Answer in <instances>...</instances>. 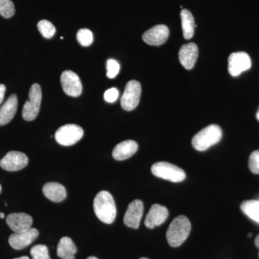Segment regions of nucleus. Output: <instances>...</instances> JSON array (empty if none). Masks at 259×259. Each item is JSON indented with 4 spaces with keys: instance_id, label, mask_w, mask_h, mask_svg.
I'll return each instance as SVG.
<instances>
[{
    "instance_id": "f257e3e1",
    "label": "nucleus",
    "mask_w": 259,
    "mask_h": 259,
    "mask_svg": "<svg viewBox=\"0 0 259 259\" xmlns=\"http://www.w3.org/2000/svg\"><path fill=\"white\" fill-rule=\"evenodd\" d=\"M94 211L100 221L106 224H112L116 218V206L110 192L102 191L94 199Z\"/></svg>"
},
{
    "instance_id": "f03ea898",
    "label": "nucleus",
    "mask_w": 259,
    "mask_h": 259,
    "mask_svg": "<svg viewBox=\"0 0 259 259\" xmlns=\"http://www.w3.org/2000/svg\"><path fill=\"white\" fill-rule=\"evenodd\" d=\"M191 231V223L186 216L175 218L166 231V240L174 248L180 246L188 238Z\"/></svg>"
},
{
    "instance_id": "7ed1b4c3",
    "label": "nucleus",
    "mask_w": 259,
    "mask_h": 259,
    "mask_svg": "<svg viewBox=\"0 0 259 259\" xmlns=\"http://www.w3.org/2000/svg\"><path fill=\"white\" fill-rule=\"evenodd\" d=\"M222 130L220 126L208 125L194 136L192 144L197 151H206L211 146L218 144L222 139Z\"/></svg>"
},
{
    "instance_id": "20e7f679",
    "label": "nucleus",
    "mask_w": 259,
    "mask_h": 259,
    "mask_svg": "<svg viewBox=\"0 0 259 259\" xmlns=\"http://www.w3.org/2000/svg\"><path fill=\"white\" fill-rule=\"evenodd\" d=\"M151 172L154 176L171 182H181L186 178L184 170L168 162L161 161L155 163L151 167Z\"/></svg>"
},
{
    "instance_id": "39448f33",
    "label": "nucleus",
    "mask_w": 259,
    "mask_h": 259,
    "mask_svg": "<svg viewBox=\"0 0 259 259\" xmlns=\"http://www.w3.org/2000/svg\"><path fill=\"white\" fill-rule=\"evenodd\" d=\"M42 92L40 86L34 83L29 92V100L25 102L22 112L24 120L32 121L36 118L40 111L41 103Z\"/></svg>"
},
{
    "instance_id": "423d86ee",
    "label": "nucleus",
    "mask_w": 259,
    "mask_h": 259,
    "mask_svg": "<svg viewBox=\"0 0 259 259\" xmlns=\"http://www.w3.org/2000/svg\"><path fill=\"white\" fill-rule=\"evenodd\" d=\"M83 131L79 125L68 124L61 126L56 131V141L61 146H72L81 139Z\"/></svg>"
},
{
    "instance_id": "0eeeda50",
    "label": "nucleus",
    "mask_w": 259,
    "mask_h": 259,
    "mask_svg": "<svg viewBox=\"0 0 259 259\" xmlns=\"http://www.w3.org/2000/svg\"><path fill=\"white\" fill-rule=\"evenodd\" d=\"M141 95V83L136 80L128 81L121 97V107L126 111L134 110L139 105Z\"/></svg>"
},
{
    "instance_id": "6e6552de",
    "label": "nucleus",
    "mask_w": 259,
    "mask_h": 259,
    "mask_svg": "<svg viewBox=\"0 0 259 259\" xmlns=\"http://www.w3.org/2000/svg\"><path fill=\"white\" fill-rule=\"evenodd\" d=\"M251 67L249 55L245 52L233 53L228 58V71L233 76H239Z\"/></svg>"
},
{
    "instance_id": "1a4fd4ad",
    "label": "nucleus",
    "mask_w": 259,
    "mask_h": 259,
    "mask_svg": "<svg viewBox=\"0 0 259 259\" xmlns=\"http://www.w3.org/2000/svg\"><path fill=\"white\" fill-rule=\"evenodd\" d=\"M61 87L66 95L71 97H79L82 92V85L79 76L74 71H65L61 76Z\"/></svg>"
},
{
    "instance_id": "9d476101",
    "label": "nucleus",
    "mask_w": 259,
    "mask_h": 259,
    "mask_svg": "<svg viewBox=\"0 0 259 259\" xmlns=\"http://www.w3.org/2000/svg\"><path fill=\"white\" fill-rule=\"evenodd\" d=\"M28 164V158L20 151H10L0 161V166L8 171H16L23 169Z\"/></svg>"
},
{
    "instance_id": "9b49d317",
    "label": "nucleus",
    "mask_w": 259,
    "mask_h": 259,
    "mask_svg": "<svg viewBox=\"0 0 259 259\" xmlns=\"http://www.w3.org/2000/svg\"><path fill=\"white\" fill-rule=\"evenodd\" d=\"M144 214V203L139 199H136L131 202L127 207L125 216L124 223L129 228L138 229L140 226L141 219Z\"/></svg>"
},
{
    "instance_id": "f8f14e48",
    "label": "nucleus",
    "mask_w": 259,
    "mask_h": 259,
    "mask_svg": "<svg viewBox=\"0 0 259 259\" xmlns=\"http://www.w3.org/2000/svg\"><path fill=\"white\" fill-rule=\"evenodd\" d=\"M169 30L164 25H157L143 34L142 38L150 46H161L168 40Z\"/></svg>"
},
{
    "instance_id": "ddd939ff",
    "label": "nucleus",
    "mask_w": 259,
    "mask_h": 259,
    "mask_svg": "<svg viewBox=\"0 0 259 259\" xmlns=\"http://www.w3.org/2000/svg\"><path fill=\"white\" fill-rule=\"evenodd\" d=\"M39 232L35 228H30L21 233H14L9 238V243L12 248L21 250L31 244L38 236Z\"/></svg>"
},
{
    "instance_id": "4468645a",
    "label": "nucleus",
    "mask_w": 259,
    "mask_h": 259,
    "mask_svg": "<svg viewBox=\"0 0 259 259\" xmlns=\"http://www.w3.org/2000/svg\"><path fill=\"white\" fill-rule=\"evenodd\" d=\"M6 222L14 233H21L31 228L32 218L26 213H12L7 217Z\"/></svg>"
},
{
    "instance_id": "2eb2a0df",
    "label": "nucleus",
    "mask_w": 259,
    "mask_h": 259,
    "mask_svg": "<svg viewBox=\"0 0 259 259\" xmlns=\"http://www.w3.org/2000/svg\"><path fill=\"white\" fill-rule=\"evenodd\" d=\"M168 217V211L166 207L158 204H153L145 220V226L149 229H153L163 224Z\"/></svg>"
},
{
    "instance_id": "dca6fc26",
    "label": "nucleus",
    "mask_w": 259,
    "mask_h": 259,
    "mask_svg": "<svg viewBox=\"0 0 259 259\" xmlns=\"http://www.w3.org/2000/svg\"><path fill=\"white\" fill-rule=\"evenodd\" d=\"M198 57V47L194 42L185 44L181 47L179 53L180 63L186 69H193Z\"/></svg>"
},
{
    "instance_id": "f3484780",
    "label": "nucleus",
    "mask_w": 259,
    "mask_h": 259,
    "mask_svg": "<svg viewBox=\"0 0 259 259\" xmlns=\"http://www.w3.org/2000/svg\"><path fill=\"white\" fill-rule=\"evenodd\" d=\"M137 143L132 140L122 141L114 148L112 151V156L117 161H124L134 156L137 152Z\"/></svg>"
},
{
    "instance_id": "a211bd4d",
    "label": "nucleus",
    "mask_w": 259,
    "mask_h": 259,
    "mask_svg": "<svg viewBox=\"0 0 259 259\" xmlns=\"http://www.w3.org/2000/svg\"><path fill=\"white\" fill-rule=\"evenodd\" d=\"M18 110V97L12 95L0 108V126L6 125L13 120Z\"/></svg>"
},
{
    "instance_id": "6ab92c4d",
    "label": "nucleus",
    "mask_w": 259,
    "mask_h": 259,
    "mask_svg": "<svg viewBox=\"0 0 259 259\" xmlns=\"http://www.w3.org/2000/svg\"><path fill=\"white\" fill-rule=\"evenodd\" d=\"M44 195L54 202H60L66 197V190L64 186L56 182H49L42 189Z\"/></svg>"
},
{
    "instance_id": "aec40b11",
    "label": "nucleus",
    "mask_w": 259,
    "mask_h": 259,
    "mask_svg": "<svg viewBox=\"0 0 259 259\" xmlns=\"http://www.w3.org/2000/svg\"><path fill=\"white\" fill-rule=\"evenodd\" d=\"M57 255L61 259H75L77 248L69 237H63L57 246Z\"/></svg>"
},
{
    "instance_id": "412c9836",
    "label": "nucleus",
    "mask_w": 259,
    "mask_h": 259,
    "mask_svg": "<svg viewBox=\"0 0 259 259\" xmlns=\"http://www.w3.org/2000/svg\"><path fill=\"white\" fill-rule=\"evenodd\" d=\"M182 26L183 30L184 37L187 40L192 38L194 33V29L197 25L194 23V19L192 13L188 10H182L181 11Z\"/></svg>"
},
{
    "instance_id": "4be33fe9",
    "label": "nucleus",
    "mask_w": 259,
    "mask_h": 259,
    "mask_svg": "<svg viewBox=\"0 0 259 259\" xmlns=\"http://www.w3.org/2000/svg\"><path fill=\"white\" fill-rule=\"evenodd\" d=\"M241 210L248 218L255 222L259 223V201H244L241 206Z\"/></svg>"
},
{
    "instance_id": "5701e85b",
    "label": "nucleus",
    "mask_w": 259,
    "mask_h": 259,
    "mask_svg": "<svg viewBox=\"0 0 259 259\" xmlns=\"http://www.w3.org/2000/svg\"><path fill=\"white\" fill-rule=\"evenodd\" d=\"M37 28L39 32L41 33L42 37L47 39H50L56 33V28L49 20H40L37 23Z\"/></svg>"
},
{
    "instance_id": "b1692460",
    "label": "nucleus",
    "mask_w": 259,
    "mask_h": 259,
    "mask_svg": "<svg viewBox=\"0 0 259 259\" xmlns=\"http://www.w3.org/2000/svg\"><path fill=\"white\" fill-rule=\"evenodd\" d=\"M76 38L82 47H89L93 44V34L89 29H80L76 34Z\"/></svg>"
},
{
    "instance_id": "393cba45",
    "label": "nucleus",
    "mask_w": 259,
    "mask_h": 259,
    "mask_svg": "<svg viewBox=\"0 0 259 259\" xmlns=\"http://www.w3.org/2000/svg\"><path fill=\"white\" fill-rule=\"evenodd\" d=\"M15 6L11 0H0V15L5 18H10L15 14Z\"/></svg>"
},
{
    "instance_id": "a878e982",
    "label": "nucleus",
    "mask_w": 259,
    "mask_h": 259,
    "mask_svg": "<svg viewBox=\"0 0 259 259\" xmlns=\"http://www.w3.org/2000/svg\"><path fill=\"white\" fill-rule=\"evenodd\" d=\"M32 259H51L47 245H36L30 250Z\"/></svg>"
},
{
    "instance_id": "bb28decb",
    "label": "nucleus",
    "mask_w": 259,
    "mask_h": 259,
    "mask_svg": "<svg viewBox=\"0 0 259 259\" xmlns=\"http://www.w3.org/2000/svg\"><path fill=\"white\" fill-rule=\"evenodd\" d=\"M120 66L117 61L109 59L107 62V76L109 79H114L120 71Z\"/></svg>"
},
{
    "instance_id": "cd10ccee",
    "label": "nucleus",
    "mask_w": 259,
    "mask_h": 259,
    "mask_svg": "<svg viewBox=\"0 0 259 259\" xmlns=\"http://www.w3.org/2000/svg\"><path fill=\"white\" fill-rule=\"evenodd\" d=\"M248 166L252 173L259 175V150L253 151L250 154Z\"/></svg>"
},
{
    "instance_id": "c85d7f7f",
    "label": "nucleus",
    "mask_w": 259,
    "mask_h": 259,
    "mask_svg": "<svg viewBox=\"0 0 259 259\" xmlns=\"http://www.w3.org/2000/svg\"><path fill=\"white\" fill-rule=\"evenodd\" d=\"M119 96L118 90L116 88H110L107 90L104 95L105 101L112 103L117 100Z\"/></svg>"
},
{
    "instance_id": "c756f323",
    "label": "nucleus",
    "mask_w": 259,
    "mask_h": 259,
    "mask_svg": "<svg viewBox=\"0 0 259 259\" xmlns=\"http://www.w3.org/2000/svg\"><path fill=\"white\" fill-rule=\"evenodd\" d=\"M5 91H6V87L4 84H0V105L4 100Z\"/></svg>"
},
{
    "instance_id": "7c9ffc66",
    "label": "nucleus",
    "mask_w": 259,
    "mask_h": 259,
    "mask_svg": "<svg viewBox=\"0 0 259 259\" xmlns=\"http://www.w3.org/2000/svg\"><path fill=\"white\" fill-rule=\"evenodd\" d=\"M255 246L257 247V248L259 249V235L256 236V238H255ZM258 257H259V252H258Z\"/></svg>"
},
{
    "instance_id": "2f4dec72",
    "label": "nucleus",
    "mask_w": 259,
    "mask_h": 259,
    "mask_svg": "<svg viewBox=\"0 0 259 259\" xmlns=\"http://www.w3.org/2000/svg\"><path fill=\"white\" fill-rule=\"evenodd\" d=\"M14 259H30V258H29L28 256H22V257H20V258H14Z\"/></svg>"
},
{
    "instance_id": "473e14b6",
    "label": "nucleus",
    "mask_w": 259,
    "mask_h": 259,
    "mask_svg": "<svg viewBox=\"0 0 259 259\" xmlns=\"http://www.w3.org/2000/svg\"><path fill=\"white\" fill-rule=\"evenodd\" d=\"M0 218H5V214L3 212L0 213Z\"/></svg>"
},
{
    "instance_id": "72a5a7b5",
    "label": "nucleus",
    "mask_w": 259,
    "mask_h": 259,
    "mask_svg": "<svg viewBox=\"0 0 259 259\" xmlns=\"http://www.w3.org/2000/svg\"><path fill=\"white\" fill-rule=\"evenodd\" d=\"M256 118H257V120H258L259 121V109H258V112H257V113H256Z\"/></svg>"
},
{
    "instance_id": "f704fd0d",
    "label": "nucleus",
    "mask_w": 259,
    "mask_h": 259,
    "mask_svg": "<svg viewBox=\"0 0 259 259\" xmlns=\"http://www.w3.org/2000/svg\"><path fill=\"white\" fill-rule=\"evenodd\" d=\"M87 259H98V258H96V257H95V256H90V257H88V258Z\"/></svg>"
},
{
    "instance_id": "c9c22d12",
    "label": "nucleus",
    "mask_w": 259,
    "mask_h": 259,
    "mask_svg": "<svg viewBox=\"0 0 259 259\" xmlns=\"http://www.w3.org/2000/svg\"><path fill=\"white\" fill-rule=\"evenodd\" d=\"M2 192V187L1 185H0V194H1Z\"/></svg>"
},
{
    "instance_id": "e433bc0d",
    "label": "nucleus",
    "mask_w": 259,
    "mask_h": 259,
    "mask_svg": "<svg viewBox=\"0 0 259 259\" xmlns=\"http://www.w3.org/2000/svg\"><path fill=\"white\" fill-rule=\"evenodd\" d=\"M140 259H148V258H141Z\"/></svg>"
}]
</instances>
